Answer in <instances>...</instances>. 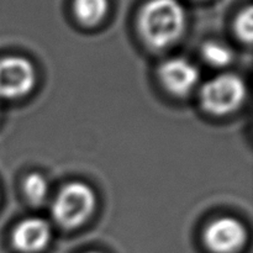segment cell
<instances>
[{
    "mask_svg": "<svg viewBox=\"0 0 253 253\" xmlns=\"http://www.w3.org/2000/svg\"><path fill=\"white\" fill-rule=\"evenodd\" d=\"M51 239V227L44 220L30 217L15 227L12 232V245L22 253L42 251Z\"/></svg>",
    "mask_w": 253,
    "mask_h": 253,
    "instance_id": "obj_7",
    "label": "cell"
},
{
    "mask_svg": "<svg viewBox=\"0 0 253 253\" xmlns=\"http://www.w3.org/2000/svg\"><path fill=\"white\" fill-rule=\"evenodd\" d=\"M76 17L86 26L98 25L109 10V0H74Z\"/></svg>",
    "mask_w": 253,
    "mask_h": 253,
    "instance_id": "obj_8",
    "label": "cell"
},
{
    "mask_svg": "<svg viewBox=\"0 0 253 253\" xmlns=\"http://www.w3.org/2000/svg\"><path fill=\"white\" fill-rule=\"evenodd\" d=\"M93 189L82 182H72L63 187L52 205V215L59 226L76 229L83 225L95 209Z\"/></svg>",
    "mask_w": 253,
    "mask_h": 253,
    "instance_id": "obj_2",
    "label": "cell"
},
{
    "mask_svg": "<svg viewBox=\"0 0 253 253\" xmlns=\"http://www.w3.org/2000/svg\"><path fill=\"white\" fill-rule=\"evenodd\" d=\"M88 253H99V252H88Z\"/></svg>",
    "mask_w": 253,
    "mask_h": 253,
    "instance_id": "obj_12",
    "label": "cell"
},
{
    "mask_svg": "<svg viewBox=\"0 0 253 253\" xmlns=\"http://www.w3.org/2000/svg\"><path fill=\"white\" fill-rule=\"evenodd\" d=\"M247 231L234 217H221L208 225L204 241L214 253H236L246 244Z\"/></svg>",
    "mask_w": 253,
    "mask_h": 253,
    "instance_id": "obj_5",
    "label": "cell"
},
{
    "mask_svg": "<svg viewBox=\"0 0 253 253\" xmlns=\"http://www.w3.org/2000/svg\"><path fill=\"white\" fill-rule=\"evenodd\" d=\"M24 193L31 204L40 205L48 193L47 180L39 173H31L24 182Z\"/></svg>",
    "mask_w": 253,
    "mask_h": 253,
    "instance_id": "obj_9",
    "label": "cell"
},
{
    "mask_svg": "<svg viewBox=\"0 0 253 253\" xmlns=\"http://www.w3.org/2000/svg\"><path fill=\"white\" fill-rule=\"evenodd\" d=\"M252 16V7L249 6L244 11L240 12L239 16L236 17V21H235V31H236V35L239 36L240 40L247 42V43H250L252 41L253 36Z\"/></svg>",
    "mask_w": 253,
    "mask_h": 253,
    "instance_id": "obj_11",
    "label": "cell"
},
{
    "mask_svg": "<svg viewBox=\"0 0 253 253\" xmlns=\"http://www.w3.org/2000/svg\"><path fill=\"white\" fill-rule=\"evenodd\" d=\"M160 78L168 91L183 96L195 88L199 81V72L187 59L172 58L161 66Z\"/></svg>",
    "mask_w": 253,
    "mask_h": 253,
    "instance_id": "obj_6",
    "label": "cell"
},
{
    "mask_svg": "<svg viewBox=\"0 0 253 253\" xmlns=\"http://www.w3.org/2000/svg\"><path fill=\"white\" fill-rule=\"evenodd\" d=\"M36 84V71L29 59L9 56L0 59V98L17 99Z\"/></svg>",
    "mask_w": 253,
    "mask_h": 253,
    "instance_id": "obj_4",
    "label": "cell"
},
{
    "mask_svg": "<svg viewBox=\"0 0 253 253\" xmlns=\"http://www.w3.org/2000/svg\"><path fill=\"white\" fill-rule=\"evenodd\" d=\"M138 29L148 44L165 48L180 39L185 10L178 0H150L138 16Z\"/></svg>",
    "mask_w": 253,
    "mask_h": 253,
    "instance_id": "obj_1",
    "label": "cell"
},
{
    "mask_svg": "<svg viewBox=\"0 0 253 253\" xmlns=\"http://www.w3.org/2000/svg\"><path fill=\"white\" fill-rule=\"evenodd\" d=\"M203 58L214 67H225L231 62L232 52L220 42H208L203 46Z\"/></svg>",
    "mask_w": 253,
    "mask_h": 253,
    "instance_id": "obj_10",
    "label": "cell"
},
{
    "mask_svg": "<svg viewBox=\"0 0 253 253\" xmlns=\"http://www.w3.org/2000/svg\"><path fill=\"white\" fill-rule=\"evenodd\" d=\"M246 98V85L236 74L226 73L210 79L200 91L203 109L212 115H227L237 110Z\"/></svg>",
    "mask_w": 253,
    "mask_h": 253,
    "instance_id": "obj_3",
    "label": "cell"
}]
</instances>
